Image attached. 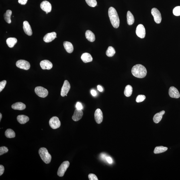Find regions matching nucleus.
<instances>
[{
  "label": "nucleus",
  "instance_id": "13",
  "mask_svg": "<svg viewBox=\"0 0 180 180\" xmlns=\"http://www.w3.org/2000/svg\"><path fill=\"white\" fill-rule=\"evenodd\" d=\"M169 95L170 97L173 98L178 99L180 97L179 91L177 88L173 87H170L169 90Z\"/></svg>",
  "mask_w": 180,
  "mask_h": 180
},
{
  "label": "nucleus",
  "instance_id": "27",
  "mask_svg": "<svg viewBox=\"0 0 180 180\" xmlns=\"http://www.w3.org/2000/svg\"><path fill=\"white\" fill-rule=\"evenodd\" d=\"M168 148L163 146H157L154 149V153L155 154H158L163 153L167 151Z\"/></svg>",
  "mask_w": 180,
  "mask_h": 180
},
{
  "label": "nucleus",
  "instance_id": "19",
  "mask_svg": "<svg viewBox=\"0 0 180 180\" xmlns=\"http://www.w3.org/2000/svg\"><path fill=\"white\" fill-rule=\"evenodd\" d=\"M81 59L84 63H87L93 61V58L91 54L88 53H85L82 55Z\"/></svg>",
  "mask_w": 180,
  "mask_h": 180
},
{
  "label": "nucleus",
  "instance_id": "5",
  "mask_svg": "<svg viewBox=\"0 0 180 180\" xmlns=\"http://www.w3.org/2000/svg\"><path fill=\"white\" fill-rule=\"evenodd\" d=\"M35 93L38 97L45 98L47 96L48 92V90L42 87H38L35 88Z\"/></svg>",
  "mask_w": 180,
  "mask_h": 180
},
{
  "label": "nucleus",
  "instance_id": "38",
  "mask_svg": "<svg viewBox=\"0 0 180 180\" xmlns=\"http://www.w3.org/2000/svg\"><path fill=\"white\" fill-rule=\"evenodd\" d=\"M5 171L4 167L3 165H0V175L1 176L3 173Z\"/></svg>",
  "mask_w": 180,
  "mask_h": 180
},
{
  "label": "nucleus",
  "instance_id": "7",
  "mask_svg": "<svg viewBox=\"0 0 180 180\" xmlns=\"http://www.w3.org/2000/svg\"><path fill=\"white\" fill-rule=\"evenodd\" d=\"M49 124L51 128L53 129H56L60 128L61 123L58 117L54 116L50 119Z\"/></svg>",
  "mask_w": 180,
  "mask_h": 180
},
{
  "label": "nucleus",
  "instance_id": "37",
  "mask_svg": "<svg viewBox=\"0 0 180 180\" xmlns=\"http://www.w3.org/2000/svg\"><path fill=\"white\" fill-rule=\"evenodd\" d=\"M76 109H79V110H82L83 108V105H82L81 103L79 102H78L76 104Z\"/></svg>",
  "mask_w": 180,
  "mask_h": 180
},
{
  "label": "nucleus",
  "instance_id": "11",
  "mask_svg": "<svg viewBox=\"0 0 180 180\" xmlns=\"http://www.w3.org/2000/svg\"><path fill=\"white\" fill-rule=\"evenodd\" d=\"M95 118L96 122L98 124H100L102 122L103 120V115L102 111L101 109H98L95 111Z\"/></svg>",
  "mask_w": 180,
  "mask_h": 180
},
{
  "label": "nucleus",
  "instance_id": "25",
  "mask_svg": "<svg viewBox=\"0 0 180 180\" xmlns=\"http://www.w3.org/2000/svg\"><path fill=\"white\" fill-rule=\"evenodd\" d=\"M127 23L129 25H132L134 24V15L130 11H128L127 14Z\"/></svg>",
  "mask_w": 180,
  "mask_h": 180
},
{
  "label": "nucleus",
  "instance_id": "42",
  "mask_svg": "<svg viewBox=\"0 0 180 180\" xmlns=\"http://www.w3.org/2000/svg\"><path fill=\"white\" fill-rule=\"evenodd\" d=\"M97 89L100 92H102L103 91V88L101 85L97 86Z\"/></svg>",
  "mask_w": 180,
  "mask_h": 180
},
{
  "label": "nucleus",
  "instance_id": "31",
  "mask_svg": "<svg viewBox=\"0 0 180 180\" xmlns=\"http://www.w3.org/2000/svg\"><path fill=\"white\" fill-rule=\"evenodd\" d=\"M85 1L87 4L91 7H95L97 5L96 0H85Z\"/></svg>",
  "mask_w": 180,
  "mask_h": 180
},
{
  "label": "nucleus",
  "instance_id": "34",
  "mask_svg": "<svg viewBox=\"0 0 180 180\" xmlns=\"http://www.w3.org/2000/svg\"><path fill=\"white\" fill-rule=\"evenodd\" d=\"M9 151V149L5 146H1L0 148V156L6 153Z\"/></svg>",
  "mask_w": 180,
  "mask_h": 180
},
{
  "label": "nucleus",
  "instance_id": "43",
  "mask_svg": "<svg viewBox=\"0 0 180 180\" xmlns=\"http://www.w3.org/2000/svg\"><path fill=\"white\" fill-rule=\"evenodd\" d=\"M2 117V115L1 113H0V121H1Z\"/></svg>",
  "mask_w": 180,
  "mask_h": 180
},
{
  "label": "nucleus",
  "instance_id": "6",
  "mask_svg": "<svg viewBox=\"0 0 180 180\" xmlns=\"http://www.w3.org/2000/svg\"><path fill=\"white\" fill-rule=\"evenodd\" d=\"M151 13L156 23L159 24L161 22L162 17L161 13L158 9L154 8L152 9Z\"/></svg>",
  "mask_w": 180,
  "mask_h": 180
},
{
  "label": "nucleus",
  "instance_id": "16",
  "mask_svg": "<svg viewBox=\"0 0 180 180\" xmlns=\"http://www.w3.org/2000/svg\"><path fill=\"white\" fill-rule=\"evenodd\" d=\"M23 29L25 34L29 36H32V29L28 21H25L23 22Z\"/></svg>",
  "mask_w": 180,
  "mask_h": 180
},
{
  "label": "nucleus",
  "instance_id": "10",
  "mask_svg": "<svg viewBox=\"0 0 180 180\" xmlns=\"http://www.w3.org/2000/svg\"><path fill=\"white\" fill-rule=\"evenodd\" d=\"M70 89V85L67 80L64 81L63 86L62 88L61 95L62 97L65 96L69 92Z\"/></svg>",
  "mask_w": 180,
  "mask_h": 180
},
{
  "label": "nucleus",
  "instance_id": "36",
  "mask_svg": "<svg viewBox=\"0 0 180 180\" xmlns=\"http://www.w3.org/2000/svg\"><path fill=\"white\" fill-rule=\"evenodd\" d=\"M89 179L90 180H98L97 176L93 173L89 174Z\"/></svg>",
  "mask_w": 180,
  "mask_h": 180
},
{
  "label": "nucleus",
  "instance_id": "39",
  "mask_svg": "<svg viewBox=\"0 0 180 180\" xmlns=\"http://www.w3.org/2000/svg\"><path fill=\"white\" fill-rule=\"evenodd\" d=\"M28 0H19L18 2L22 5H25L26 3Z\"/></svg>",
  "mask_w": 180,
  "mask_h": 180
},
{
  "label": "nucleus",
  "instance_id": "15",
  "mask_svg": "<svg viewBox=\"0 0 180 180\" xmlns=\"http://www.w3.org/2000/svg\"><path fill=\"white\" fill-rule=\"evenodd\" d=\"M56 34L55 32L48 33L44 36V40L46 42L48 43L52 42L56 38Z\"/></svg>",
  "mask_w": 180,
  "mask_h": 180
},
{
  "label": "nucleus",
  "instance_id": "3",
  "mask_svg": "<svg viewBox=\"0 0 180 180\" xmlns=\"http://www.w3.org/2000/svg\"><path fill=\"white\" fill-rule=\"evenodd\" d=\"M39 154L41 158L44 163L49 164L52 160V156L49 153L48 150L45 148H42L39 150Z\"/></svg>",
  "mask_w": 180,
  "mask_h": 180
},
{
  "label": "nucleus",
  "instance_id": "22",
  "mask_svg": "<svg viewBox=\"0 0 180 180\" xmlns=\"http://www.w3.org/2000/svg\"><path fill=\"white\" fill-rule=\"evenodd\" d=\"M85 35L86 38L89 42H93L95 40V35L91 31L87 30L86 32Z\"/></svg>",
  "mask_w": 180,
  "mask_h": 180
},
{
  "label": "nucleus",
  "instance_id": "24",
  "mask_svg": "<svg viewBox=\"0 0 180 180\" xmlns=\"http://www.w3.org/2000/svg\"><path fill=\"white\" fill-rule=\"evenodd\" d=\"M17 42V39L14 38H10L7 39L6 42L9 47L12 48Z\"/></svg>",
  "mask_w": 180,
  "mask_h": 180
},
{
  "label": "nucleus",
  "instance_id": "40",
  "mask_svg": "<svg viewBox=\"0 0 180 180\" xmlns=\"http://www.w3.org/2000/svg\"><path fill=\"white\" fill-rule=\"evenodd\" d=\"M91 93L92 95L94 97L95 96L97 95V93L96 91H95V90L93 89L91 90Z\"/></svg>",
  "mask_w": 180,
  "mask_h": 180
},
{
  "label": "nucleus",
  "instance_id": "20",
  "mask_svg": "<svg viewBox=\"0 0 180 180\" xmlns=\"http://www.w3.org/2000/svg\"><path fill=\"white\" fill-rule=\"evenodd\" d=\"M165 113V111H162L160 112L156 113L153 117V120L154 123L158 124L161 120L163 115Z\"/></svg>",
  "mask_w": 180,
  "mask_h": 180
},
{
  "label": "nucleus",
  "instance_id": "9",
  "mask_svg": "<svg viewBox=\"0 0 180 180\" xmlns=\"http://www.w3.org/2000/svg\"><path fill=\"white\" fill-rule=\"evenodd\" d=\"M136 33L137 36L141 38H145L146 36V29L144 25L142 24H139L136 27Z\"/></svg>",
  "mask_w": 180,
  "mask_h": 180
},
{
  "label": "nucleus",
  "instance_id": "23",
  "mask_svg": "<svg viewBox=\"0 0 180 180\" xmlns=\"http://www.w3.org/2000/svg\"><path fill=\"white\" fill-rule=\"evenodd\" d=\"M18 122L21 124H24L29 120V117L24 115H18L17 117Z\"/></svg>",
  "mask_w": 180,
  "mask_h": 180
},
{
  "label": "nucleus",
  "instance_id": "2",
  "mask_svg": "<svg viewBox=\"0 0 180 180\" xmlns=\"http://www.w3.org/2000/svg\"><path fill=\"white\" fill-rule=\"evenodd\" d=\"M132 75L138 78H143L146 77L147 70L144 66L141 64H138L133 66L132 69Z\"/></svg>",
  "mask_w": 180,
  "mask_h": 180
},
{
  "label": "nucleus",
  "instance_id": "35",
  "mask_svg": "<svg viewBox=\"0 0 180 180\" xmlns=\"http://www.w3.org/2000/svg\"><path fill=\"white\" fill-rule=\"evenodd\" d=\"M7 83V81L5 80L0 82V92H1L4 89Z\"/></svg>",
  "mask_w": 180,
  "mask_h": 180
},
{
  "label": "nucleus",
  "instance_id": "33",
  "mask_svg": "<svg viewBox=\"0 0 180 180\" xmlns=\"http://www.w3.org/2000/svg\"><path fill=\"white\" fill-rule=\"evenodd\" d=\"M146 98L145 96L143 95H138L137 97L136 101L137 103H139L144 101Z\"/></svg>",
  "mask_w": 180,
  "mask_h": 180
},
{
  "label": "nucleus",
  "instance_id": "32",
  "mask_svg": "<svg viewBox=\"0 0 180 180\" xmlns=\"http://www.w3.org/2000/svg\"><path fill=\"white\" fill-rule=\"evenodd\" d=\"M173 13L175 16H180V6L175 7L173 9Z\"/></svg>",
  "mask_w": 180,
  "mask_h": 180
},
{
  "label": "nucleus",
  "instance_id": "26",
  "mask_svg": "<svg viewBox=\"0 0 180 180\" xmlns=\"http://www.w3.org/2000/svg\"><path fill=\"white\" fill-rule=\"evenodd\" d=\"M133 91L132 87L130 85H127L124 91V94L126 97H130L132 95Z\"/></svg>",
  "mask_w": 180,
  "mask_h": 180
},
{
  "label": "nucleus",
  "instance_id": "4",
  "mask_svg": "<svg viewBox=\"0 0 180 180\" xmlns=\"http://www.w3.org/2000/svg\"><path fill=\"white\" fill-rule=\"evenodd\" d=\"M69 161H66L62 163L60 165L58 170V175L60 177H62L64 175L66 170L67 169L69 165Z\"/></svg>",
  "mask_w": 180,
  "mask_h": 180
},
{
  "label": "nucleus",
  "instance_id": "41",
  "mask_svg": "<svg viewBox=\"0 0 180 180\" xmlns=\"http://www.w3.org/2000/svg\"><path fill=\"white\" fill-rule=\"evenodd\" d=\"M106 159L107 162H109V163H112L113 162V160L110 157H107L106 158Z\"/></svg>",
  "mask_w": 180,
  "mask_h": 180
},
{
  "label": "nucleus",
  "instance_id": "17",
  "mask_svg": "<svg viewBox=\"0 0 180 180\" xmlns=\"http://www.w3.org/2000/svg\"><path fill=\"white\" fill-rule=\"evenodd\" d=\"M83 115V113L82 110H79L76 109L73 116H72V119L74 121L77 122L81 119Z\"/></svg>",
  "mask_w": 180,
  "mask_h": 180
},
{
  "label": "nucleus",
  "instance_id": "28",
  "mask_svg": "<svg viewBox=\"0 0 180 180\" xmlns=\"http://www.w3.org/2000/svg\"><path fill=\"white\" fill-rule=\"evenodd\" d=\"M12 12L10 10H8L5 13L4 15V19L6 22L8 23H11V16Z\"/></svg>",
  "mask_w": 180,
  "mask_h": 180
},
{
  "label": "nucleus",
  "instance_id": "1",
  "mask_svg": "<svg viewBox=\"0 0 180 180\" xmlns=\"http://www.w3.org/2000/svg\"><path fill=\"white\" fill-rule=\"evenodd\" d=\"M109 15L111 24L115 28H118L120 24V20L118 14L114 7H111L109 9Z\"/></svg>",
  "mask_w": 180,
  "mask_h": 180
},
{
  "label": "nucleus",
  "instance_id": "44",
  "mask_svg": "<svg viewBox=\"0 0 180 180\" xmlns=\"http://www.w3.org/2000/svg\"><path fill=\"white\" fill-rule=\"evenodd\" d=\"M46 14H48V13H47V12H46Z\"/></svg>",
  "mask_w": 180,
  "mask_h": 180
},
{
  "label": "nucleus",
  "instance_id": "21",
  "mask_svg": "<svg viewBox=\"0 0 180 180\" xmlns=\"http://www.w3.org/2000/svg\"><path fill=\"white\" fill-rule=\"evenodd\" d=\"M64 46L65 50L68 53H71L73 52L74 48L73 45L71 42H64Z\"/></svg>",
  "mask_w": 180,
  "mask_h": 180
},
{
  "label": "nucleus",
  "instance_id": "12",
  "mask_svg": "<svg viewBox=\"0 0 180 180\" xmlns=\"http://www.w3.org/2000/svg\"><path fill=\"white\" fill-rule=\"evenodd\" d=\"M40 6L41 9L46 12L50 13L52 11V5L47 1H42L41 3Z\"/></svg>",
  "mask_w": 180,
  "mask_h": 180
},
{
  "label": "nucleus",
  "instance_id": "30",
  "mask_svg": "<svg viewBox=\"0 0 180 180\" xmlns=\"http://www.w3.org/2000/svg\"><path fill=\"white\" fill-rule=\"evenodd\" d=\"M106 54L107 56L111 57L114 55L115 51L114 48L112 46H109L106 51Z\"/></svg>",
  "mask_w": 180,
  "mask_h": 180
},
{
  "label": "nucleus",
  "instance_id": "8",
  "mask_svg": "<svg viewBox=\"0 0 180 180\" xmlns=\"http://www.w3.org/2000/svg\"><path fill=\"white\" fill-rule=\"evenodd\" d=\"M17 67L25 70H28L30 68V64L28 62L24 60H19L16 64Z\"/></svg>",
  "mask_w": 180,
  "mask_h": 180
},
{
  "label": "nucleus",
  "instance_id": "18",
  "mask_svg": "<svg viewBox=\"0 0 180 180\" xmlns=\"http://www.w3.org/2000/svg\"><path fill=\"white\" fill-rule=\"evenodd\" d=\"M26 105L24 104L21 102H17L14 103L12 105V108L15 110H23L26 108Z\"/></svg>",
  "mask_w": 180,
  "mask_h": 180
},
{
  "label": "nucleus",
  "instance_id": "29",
  "mask_svg": "<svg viewBox=\"0 0 180 180\" xmlns=\"http://www.w3.org/2000/svg\"><path fill=\"white\" fill-rule=\"evenodd\" d=\"M5 135L6 137L8 138H13L15 137V133L11 129H8L6 130Z\"/></svg>",
  "mask_w": 180,
  "mask_h": 180
},
{
  "label": "nucleus",
  "instance_id": "14",
  "mask_svg": "<svg viewBox=\"0 0 180 180\" xmlns=\"http://www.w3.org/2000/svg\"><path fill=\"white\" fill-rule=\"evenodd\" d=\"M40 64L43 69L50 70L53 67L52 63L48 60H42L40 62Z\"/></svg>",
  "mask_w": 180,
  "mask_h": 180
}]
</instances>
